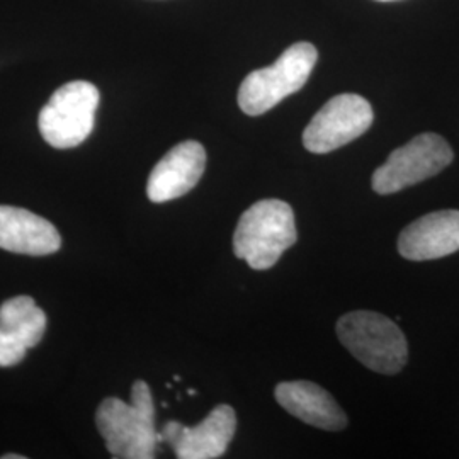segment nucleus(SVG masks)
Returning a JSON list of instances; mask_svg holds the SVG:
<instances>
[{
  "label": "nucleus",
  "instance_id": "12",
  "mask_svg": "<svg viewBox=\"0 0 459 459\" xmlns=\"http://www.w3.org/2000/svg\"><path fill=\"white\" fill-rule=\"evenodd\" d=\"M60 246L62 237L48 220L16 206H0V248L26 255H48Z\"/></svg>",
  "mask_w": 459,
  "mask_h": 459
},
{
  "label": "nucleus",
  "instance_id": "4",
  "mask_svg": "<svg viewBox=\"0 0 459 459\" xmlns=\"http://www.w3.org/2000/svg\"><path fill=\"white\" fill-rule=\"evenodd\" d=\"M318 60L312 43L299 41L286 49L274 65L254 70L238 89V106L248 116H261L282 99L303 89Z\"/></svg>",
  "mask_w": 459,
  "mask_h": 459
},
{
  "label": "nucleus",
  "instance_id": "14",
  "mask_svg": "<svg viewBox=\"0 0 459 459\" xmlns=\"http://www.w3.org/2000/svg\"><path fill=\"white\" fill-rule=\"evenodd\" d=\"M28 347L0 327V368H13L26 358Z\"/></svg>",
  "mask_w": 459,
  "mask_h": 459
},
{
  "label": "nucleus",
  "instance_id": "13",
  "mask_svg": "<svg viewBox=\"0 0 459 459\" xmlns=\"http://www.w3.org/2000/svg\"><path fill=\"white\" fill-rule=\"evenodd\" d=\"M0 327L14 335L28 349L39 344L47 330V313L31 296H16L2 303Z\"/></svg>",
  "mask_w": 459,
  "mask_h": 459
},
{
  "label": "nucleus",
  "instance_id": "15",
  "mask_svg": "<svg viewBox=\"0 0 459 459\" xmlns=\"http://www.w3.org/2000/svg\"><path fill=\"white\" fill-rule=\"evenodd\" d=\"M2 459H26V456H19V455H4Z\"/></svg>",
  "mask_w": 459,
  "mask_h": 459
},
{
  "label": "nucleus",
  "instance_id": "2",
  "mask_svg": "<svg viewBox=\"0 0 459 459\" xmlns=\"http://www.w3.org/2000/svg\"><path fill=\"white\" fill-rule=\"evenodd\" d=\"M293 208L281 199H263L240 216L233 233V252L255 271H265L295 246Z\"/></svg>",
  "mask_w": 459,
  "mask_h": 459
},
{
  "label": "nucleus",
  "instance_id": "9",
  "mask_svg": "<svg viewBox=\"0 0 459 459\" xmlns=\"http://www.w3.org/2000/svg\"><path fill=\"white\" fill-rule=\"evenodd\" d=\"M206 169V150L195 140L169 150L148 178L147 195L152 203H167L196 187Z\"/></svg>",
  "mask_w": 459,
  "mask_h": 459
},
{
  "label": "nucleus",
  "instance_id": "5",
  "mask_svg": "<svg viewBox=\"0 0 459 459\" xmlns=\"http://www.w3.org/2000/svg\"><path fill=\"white\" fill-rule=\"evenodd\" d=\"M99 91L85 81L62 85L53 92L38 116V128L45 142L53 148L79 147L94 130Z\"/></svg>",
  "mask_w": 459,
  "mask_h": 459
},
{
  "label": "nucleus",
  "instance_id": "7",
  "mask_svg": "<svg viewBox=\"0 0 459 459\" xmlns=\"http://www.w3.org/2000/svg\"><path fill=\"white\" fill-rule=\"evenodd\" d=\"M373 108L358 94H341L313 116L303 133V145L312 153H328L354 142L373 125Z\"/></svg>",
  "mask_w": 459,
  "mask_h": 459
},
{
  "label": "nucleus",
  "instance_id": "3",
  "mask_svg": "<svg viewBox=\"0 0 459 459\" xmlns=\"http://www.w3.org/2000/svg\"><path fill=\"white\" fill-rule=\"evenodd\" d=\"M341 344L366 368L381 375H396L409 361V344L388 316L375 312H351L337 322Z\"/></svg>",
  "mask_w": 459,
  "mask_h": 459
},
{
  "label": "nucleus",
  "instance_id": "8",
  "mask_svg": "<svg viewBox=\"0 0 459 459\" xmlns=\"http://www.w3.org/2000/svg\"><path fill=\"white\" fill-rule=\"evenodd\" d=\"M237 430V415L230 405H218L196 427L167 422L159 443H167L179 459L221 458Z\"/></svg>",
  "mask_w": 459,
  "mask_h": 459
},
{
  "label": "nucleus",
  "instance_id": "10",
  "mask_svg": "<svg viewBox=\"0 0 459 459\" xmlns=\"http://www.w3.org/2000/svg\"><path fill=\"white\" fill-rule=\"evenodd\" d=\"M458 250V210L426 214L411 223L398 238V252L409 261H434Z\"/></svg>",
  "mask_w": 459,
  "mask_h": 459
},
{
  "label": "nucleus",
  "instance_id": "16",
  "mask_svg": "<svg viewBox=\"0 0 459 459\" xmlns=\"http://www.w3.org/2000/svg\"><path fill=\"white\" fill-rule=\"evenodd\" d=\"M385 2H388V0H385Z\"/></svg>",
  "mask_w": 459,
  "mask_h": 459
},
{
  "label": "nucleus",
  "instance_id": "1",
  "mask_svg": "<svg viewBox=\"0 0 459 459\" xmlns=\"http://www.w3.org/2000/svg\"><path fill=\"white\" fill-rule=\"evenodd\" d=\"M96 426L113 458H155L159 432L153 398L145 381L133 383L130 403L116 396L102 400L96 411Z\"/></svg>",
  "mask_w": 459,
  "mask_h": 459
},
{
  "label": "nucleus",
  "instance_id": "11",
  "mask_svg": "<svg viewBox=\"0 0 459 459\" xmlns=\"http://www.w3.org/2000/svg\"><path fill=\"white\" fill-rule=\"evenodd\" d=\"M279 405L308 426L324 430H342L347 426L344 411L333 396L312 381H284L276 386Z\"/></svg>",
  "mask_w": 459,
  "mask_h": 459
},
{
  "label": "nucleus",
  "instance_id": "6",
  "mask_svg": "<svg viewBox=\"0 0 459 459\" xmlns=\"http://www.w3.org/2000/svg\"><path fill=\"white\" fill-rule=\"evenodd\" d=\"M455 153L443 136L424 133L407 145L396 148L388 160L373 174V189L377 195H394L419 182L427 181L453 162Z\"/></svg>",
  "mask_w": 459,
  "mask_h": 459
}]
</instances>
